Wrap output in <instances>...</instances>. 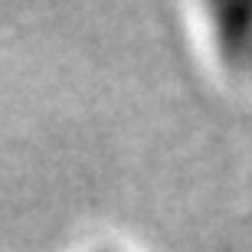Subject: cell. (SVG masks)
<instances>
[{"instance_id":"6da1fadb","label":"cell","mask_w":252,"mask_h":252,"mask_svg":"<svg viewBox=\"0 0 252 252\" xmlns=\"http://www.w3.org/2000/svg\"><path fill=\"white\" fill-rule=\"evenodd\" d=\"M206 13L213 20V43L220 59L233 69H252V3H213Z\"/></svg>"}]
</instances>
